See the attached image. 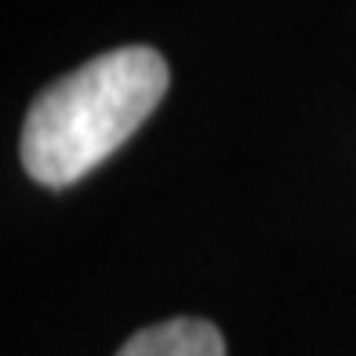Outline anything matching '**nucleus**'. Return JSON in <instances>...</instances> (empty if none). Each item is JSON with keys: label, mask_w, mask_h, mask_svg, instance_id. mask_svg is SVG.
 <instances>
[{"label": "nucleus", "mask_w": 356, "mask_h": 356, "mask_svg": "<svg viewBox=\"0 0 356 356\" xmlns=\"http://www.w3.org/2000/svg\"><path fill=\"white\" fill-rule=\"evenodd\" d=\"M168 91V62L145 44L113 47L44 88L22 124L19 156L40 186H73L138 131Z\"/></svg>", "instance_id": "f257e3e1"}, {"label": "nucleus", "mask_w": 356, "mask_h": 356, "mask_svg": "<svg viewBox=\"0 0 356 356\" xmlns=\"http://www.w3.org/2000/svg\"><path fill=\"white\" fill-rule=\"evenodd\" d=\"M117 356H225V342L215 323L178 316L135 331Z\"/></svg>", "instance_id": "f03ea898"}]
</instances>
